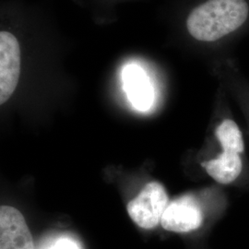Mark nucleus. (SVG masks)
<instances>
[{
    "instance_id": "nucleus-8",
    "label": "nucleus",
    "mask_w": 249,
    "mask_h": 249,
    "mask_svg": "<svg viewBox=\"0 0 249 249\" xmlns=\"http://www.w3.org/2000/svg\"><path fill=\"white\" fill-rule=\"evenodd\" d=\"M216 137L221 143L223 150L242 153L245 150V144L242 132L237 124L231 119H224L216 128Z\"/></svg>"
},
{
    "instance_id": "nucleus-2",
    "label": "nucleus",
    "mask_w": 249,
    "mask_h": 249,
    "mask_svg": "<svg viewBox=\"0 0 249 249\" xmlns=\"http://www.w3.org/2000/svg\"><path fill=\"white\" fill-rule=\"evenodd\" d=\"M168 200L163 186L158 182H151L127 204V213L137 225L144 229H152L160 223Z\"/></svg>"
},
{
    "instance_id": "nucleus-5",
    "label": "nucleus",
    "mask_w": 249,
    "mask_h": 249,
    "mask_svg": "<svg viewBox=\"0 0 249 249\" xmlns=\"http://www.w3.org/2000/svg\"><path fill=\"white\" fill-rule=\"evenodd\" d=\"M0 249H35L32 233L17 209H0Z\"/></svg>"
},
{
    "instance_id": "nucleus-9",
    "label": "nucleus",
    "mask_w": 249,
    "mask_h": 249,
    "mask_svg": "<svg viewBox=\"0 0 249 249\" xmlns=\"http://www.w3.org/2000/svg\"><path fill=\"white\" fill-rule=\"evenodd\" d=\"M48 249H79L78 245L70 239H60L56 241Z\"/></svg>"
},
{
    "instance_id": "nucleus-6",
    "label": "nucleus",
    "mask_w": 249,
    "mask_h": 249,
    "mask_svg": "<svg viewBox=\"0 0 249 249\" xmlns=\"http://www.w3.org/2000/svg\"><path fill=\"white\" fill-rule=\"evenodd\" d=\"M123 88L134 108L145 112L153 104L154 92L151 80L137 65H127L122 72Z\"/></svg>"
},
{
    "instance_id": "nucleus-1",
    "label": "nucleus",
    "mask_w": 249,
    "mask_h": 249,
    "mask_svg": "<svg viewBox=\"0 0 249 249\" xmlns=\"http://www.w3.org/2000/svg\"><path fill=\"white\" fill-rule=\"evenodd\" d=\"M249 18L247 0H206L189 13L187 29L196 41L214 43L240 30Z\"/></svg>"
},
{
    "instance_id": "nucleus-3",
    "label": "nucleus",
    "mask_w": 249,
    "mask_h": 249,
    "mask_svg": "<svg viewBox=\"0 0 249 249\" xmlns=\"http://www.w3.org/2000/svg\"><path fill=\"white\" fill-rule=\"evenodd\" d=\"M20 71V49L16 37L0 33V104L6 103L18 85Z\"/></svg>"
},
{
    "instance_id": "nucleus-4",
    "label": "nucleus",
    "mask_w": 249,
    "mask_h": 249,
    "mask_svg": "<svg viewBox=\"0 0 249 249\" xmlns=\"http://www.w3.org/2000/svg\"><path fill=\"white\" fill-rule=\"evenodd\" d=\"M203 222L201 208L190 195L181 196L168 204L160 224L166 231L188 232L200 227Z\"/></svg>"
},
{
    "instance_id": "nucleus-7",
    "label": "nucleus",
    "mask_w": 249,
    "mask_h": 249,
    "mask_svg": "<svg viewBox=\"0 0 249 249\" xmlns=\"http://www.w3.org/2000/svg\"><path fill=\"white\" fill-rule=\"evenodd\" d=\"M202 166L211 178L223 185L231 184L243 169L240 154L230 150H223L217 158L205 161Z\"/></svg>"
}]
</instances>
